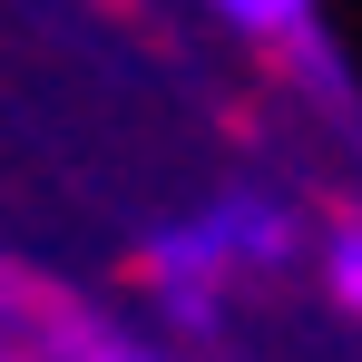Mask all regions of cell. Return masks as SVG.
I'll return each mask as SVG.
<instances>
[{
  "mask_svg": "<svg viewBox=\"0 0 362 362\" xmlns=\"http://www.w3.org/2000/svg\"><path fill=\"white\" fill-rule=\"evenodd\" d=\"M147 284L177 303L186 323H206V303H216V284H226V245H216V226L196 216V226H167V235L147 245Z\"/></svg>",
  "mask_w": 362,
  "mask_h": 362,
  "instance_id": "obj_1",
  "label": "cell"
},
{
  "mask_svg": "<svg viewBox=\"0 0 362 362\" xmlns=\"http://www.w3.org/2000/svg\"><path fill=\"white\" fill-rule=\"evenodd\" d=\"M206 226H216V245H226V264H284V255H294L284 206H264V196H226Z\"/></svg>",
  "mask_w": 362,
  "mask_h": 362,
  "instance_id": "obj_2",
  "label": "cell"
},
{
  "mask_svg": "<svg viewBox=\"0 0 362 362\" xmlns=\"http://www.w3.org/2000/svg\"><path fill=\"white\" fill-rule=\"evenodd\" d=\"M323 284H333V303L362 323V226H343V235L323 245Z\"/></svg>",
  "mask_w": 362,
  "mask_h": 362,
  "instance_id": "obj_3",
  "label": "cell"
},
{
  "mask_svg": "<svg viewBox=\"0 0 362 362\" xmlns=\"http://www.w3.org/2000/svg\"><path fill=\"white\" fill-rule=\"evenodd\" d=\"M216 20H235V30H255V40H274V30H303V10L313 0H206Z\"/></svg>",
  "mask_w": 362,
  "mask_h": 362,
  "instance_id": "obj_4",
  "label": "cell"
}]
</instances>
